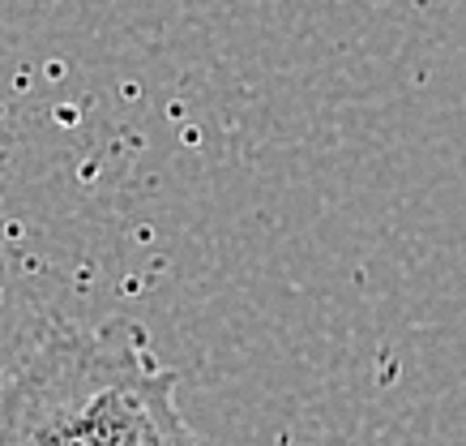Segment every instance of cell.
<instances>
[{
	"instance_id": "1",
	"label": "cell",
	"mask_w": 466,
	"mask_h": 446,
	"mask_svg": "<svg viewBox=\"0 0 466 446\" xmlns=\"http://www.w3.org/2000/svg\"><path fill=\"white\" fill-rule=\"evenodd\" d=\"M142 331L125 314L43 331L0 378V446H103V403Z\"/></svg>"
},
{
	"instance_id": "2",
	"label": "cell",
	"mask_w": 466,
	"mask_h": 446,
	"mask_svg": "<svg viewBox=\"0 0 466 446\" xmlns=\"http://www.w3.org/2000/svg\"><path fill=\"white\" fill-rule=\"evenodd\" d=\"M103 446H201L180 408V374L155 357L146 331L128 347L103 403Z\"/></svg>"
}]
</instances>
